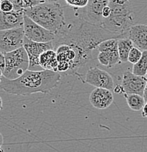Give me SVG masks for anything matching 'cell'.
<instances>
[{
	"instance_id": "8992f818",
	"label": "cell",
	"mask_w": 147,
	"mask_h": 152,
	"mask_svg": "<svg viewBox=\"0 0 147 152\" xmlns=\"http://www.w3.org/2000/svg\"><path fill=\"white\" fill-rule=\"evenodd\" d=\"M118 39L110 38L98 45L97 50L99 53L97 55V60L99 64L111 68L121 62L118 50Z\"/></svg>"
},
{
	"instance_id": "603a6c76",
	"label": "cell",
	"mask_w": 147,
	"mask_h": 152,
	"mask_svg": "<svg viewBox=\"0 0 147 152\" xmlns=\"http://www.w3.org/2000/svg\"><path fill=\"white\" fill-rule=\"evenodd\" d=\"M42 2H45L43 0H23V4H24L25 8H29V7H34L36 5L41 4Z\"/></svg>"
},
{
	"instance_id": "e0dca14e",
	"label": "cell",
	"mask_w": 147,
	"mask_h": 152,
	"mask_svg": "<svg viewBox=\"0 0 147 152\" xmlns=\"http://www.w3.org/2000/svg\"><path fill=\"white\" fill-rule=\"evenodd\" d=\"M134 46L135 45H134L132 41L128 37L118 38V50L121 62H127L129 52Z\"/></svg>"
},
{
	"instance_id": "52a82bcc",
	"label": "cell",
	"mask_w": 147,
	"mask_h": 152,
	"mask_svg": "<svg viewBox=\"0 0 147 152\" xmlns=\"http://www.w3.org/2000/svg\"><path fill=\"white\" fill-rule=\"evenodd\" d=\"M23 26L0 31V53H8L23 46Z\"/></svg>"
},
{
	"instance_id": "f546056e",
	"label": "cell",
	"mask_w": 147,
	"mask_h": 152,
	"mask_svg": "<svg viewBox=\"0 0 147 152\" xmlns=\"http://www.w3.org/2000/svg\"><path fill=\"white\" fill-rule=\"evenodd\" d=\"M45 2H58L59 0H43Z\"/></svg>"
},
{
	"instance_id": "7c38bea8",
	"label": "cell",
	"mask_w": 147,
	"mask_h": 152,
	"mask_svg": "<svg viewBox=\"0 0 147 152\" xmlns=\"http://www.w3.org/2000/svg\"><path fill=\"white\" fill-rule=\"evenodd\" d=\"M110 0H89L87 5L83 7V18L90 23L102 26L104 21L102 10L110 4Z\"/></svg>"
},
{
	"instance_id": "9a60e30c",
	"label": "cell",
	"mask_w": 147,
	"mask_h": 152,
	"mask_svg": "<svg viewBox=\"0 0 147 152\" xmlns=\"http://www.w3.org/2000/svg\"><path fill=\"white\" fill-rule=\"evenodd\" d=\"M127 37L134 45L141 50H147V25L133 24L128 30Z\"/></svg>"
},
{
	"instance_id": "7402d4cb",
	"label": "cell",
	"mask_w": 147,
	"mask_h": 152,
	"mask_svg": "<svg viewBox=\"0 0 147 152\" xmlns=\"http://www.w3.org/2000/svg\"><path fill=\"white\" fill-rule=\"evenodd\" d=\"M0 10L1 12H9L14 10V7L12 1L10 0H1Z\"/></svg>"
},
{
	"instance_id": "4fadbf2b",
	"label": "cell",
	"mask_w": 147,
	"mask_h": 152,
	"mask_svg": "<svg viewBox=\"0 0 147 152\" xmlns=\"http://www.w3.org/2000/svg\"><path fill=\"white\" fill-rule=\"evenodd\" d=\"M89 102L95 108L99 110L106 109L113 103V93L108 88H96L89 95Z\"/></svg>"
},
{
	"instance_id": "9c48e42d",
	"label": "cell",
	"mask_w": 147,
	"mask_h": 152,
	"mask_svg": "<svg viewBox=\"0 0 147 152\" xmlns=\"http://www.w3.org/2000/svg\"><path fill=\"white\" fill-rule=\"evenodd\" d=\"M23 47L27 52L29 59V69L30 70H42L39 64V56L43 52L49 49H53V41L48 42H39L30 40L25 37Z\"/></svg>"
},
{
	"instance_id": "d4e9b609",
	"label": "cell",
	"mask_w": 147,
	"mask_h": 152,
	"mask_svg": "<svg viewBox=\"0 0 147 152\" xmlns=\"http://www.w3.org/2000/svg\"><path fill=\"white\" fill-rule=\"evenodd\" d=\"M110 14H111V7H110V5L108 4V5L105 6V7H104L103 10H102V17H103L104 20H105V18H108V17L110 15Z\"/></svg>"
},
{
	"instance_id": "484cf974",
	"label": "cell",
	"mask_w": 147,
	"mask_h": 152,
	"mask_svg": "<svg viewBox=\"0 0 147 152\" xmlns=\"http://www.w3.org/2000/svg\"><path fill=\"white\" fill-rule=\"evenodd\" d=\"M1 53V56H0V69H1V75H2L3 72H4V69H5V58H4V53Z\"/></svg>"
},
{
	"instance_id": "f1b7e54d",
	"label": "cell",
	"mask_w": 147,
	"mask_h": 152,
	"mask_svg": "<svg viewBox=\"0 0 147 152\" xmlns=\"http://www.w3.org/2000/svg\"><path fill=\"white\" fill-rule=\"evenodd\" d=\"M143 97H144L145 100H146V102L147 101V81H146V88H145V90H144V93H143Z\"/></svg>"
},
{
	"instance_id": "8fae6325",
	"label": "cell",
	"mask_w": 147,
	"mask_h": 152,
	"mask_svg": "<svg viewBox=\"0 0 147 152\" xmlns=\"http://www.w3.org/2000/svg\"><path fill=\"white\" fill-rule=\"evenodd\" d=\"M146 81L147 77L145 76L137 75L132 72L125 71L122 75L121 86L124 88V93L137 94L143 96Z\"/></svg>"
},
{
	"instance_id": "ba28073f",
	"label": "cell",
	"mask_w": 147,
	"mask_h": 152,
	"mask_svg": "<svg viewBox=\"0 0 147 152\" xmlns=\"http://www.w3.org/2000/svg\"><path fill=\"white\" fill-rule=\"evenodd\" d=\"M23 28H24L25 37L30 40L35 41V42H51L55 40L57 37L53 31L44 28L26 15H25L24 16Z\"/></svg>"
},
{
	"instance_id": "83f0119b",
	"label": "cell",
	"mask_w": 147,
	"mask_h": 152,
	"mask_svg": "<svg viewBox=\"0 0 147 152\" xmlns=\"http://www.w3.org/2000/svg\"><path fill=\"white\" fill-rule=\"evenodd\" d=\"M141 114H142V116L144 117V118L147 117V101L146 102V103H145L143 108H142Z\"/></svg>"
},
{
	"instance_id": "ffe728a7",
	"label": "cell",
	"mask_w": 147,
	"mask_h": 152,
	"mask_svg": "<svg viewBox=\"0 0 147 152\" xmlns=\"http://www.w3.org/2000/svg\"><path fill=\"white\" fill-rule=\"evenodd\" d=\"M142 54H143V50L139 49L138 48L134 46L131 49L130 52L129 53V56H128V61L131 64H134L137 63V61L140 60L141 58Z\"/></svg>"
},
{
	"instance_id": "6da1fadb",
	"label": "cell",
	"mask_w": 147,
	"mask_h": 152,
	"mask_svg": "<svg viewBox=\"0 0 147 152\" xmlns=\"http://www.w3.org/2000/svg\"><path fill=\"white\" fill-rule=\"evenodd\" d=\"M127 37L124 34L113 32L100 25L94 24L79 18L69 23L53 41V49L61 44L75 47L86 62L92 59V51L100 42L110 38Z\"/></svg>"
},
{
	"instance_id": "3957f363",
	"label": "cell",
	"mask_w": 147,
	"mask_h": 152,
	"mask_svg": "<svg viewBox=\"0 0 147 152\" xmlns=\"http://www.w3.org/2000/svg\"><path fill=\"white\" fill-rule=\"evenodd\" d=\"M25 15L44 28L59 35L66 26L64 8L59 2H42L25 8Z\"/></svg>"
},
{
	"instance_id": "44dd1931",
	"label": "cell",
	"mask_w": 147,
	"mask_h": 152,
	"mask_svg": "<svg viewBox=\"0 0 147 152\" xmlns=\"http://www.w3.org/2000/svg\"><path fill=\"white\" fill-rule=\"evenodd\" d=\"M89 0H65L69 6L75 8H83L87 5Z\"/></svg>"
},
{
	"instance_id": "277c9868",
	"label": "cell",
	"mask_w": 147,
	"mask_h": 152,
	"mask_svg": "<svg viewBox=\"0 0 147 152\" xmlns=\"http://www.w3.org/2000/svg\"><path fill=\"white\" fill-rule=\"evenodd\" d=\"M130 0H110L111 14L105 18L102 26L110 31L124 34L127 37L128 30L133 25V12Z\"/></svg>"
},
{
	"instance_id": "30bf717a",
	"label": "cell",
	"mask_w": 147,
	"mask_h": 152,
	"mask_svg": "<svg viewBox=\"0 0 147 152\" xmlns=\"http://www.w3.org/2000/svg\"><path fill=\"white\" fill-rule=\"evenodd\" d=\"M84 81L95 88H104L112 90L114 88L113 77L108 72L96 66L90 67L86 72Z\"/></svg>"
},
{
	"instance_id": "5bb4252c",
	"label": "cell",
	"mask_w": 147,
	"mask_h": 152,
	"mask_svg": "<svg viewBox=\"0 0 147 152\" xmlns=\"http://www.w3.org/2000/svg\"><path fill=\"white\" fill-rule=\"evenodd\" d=\"M24 10H12L9 12H0V30H6L23 26Z\"/></svg>"
},
{
	"instance_id": "cb8c5ba5",
	"label": "cell",
	"mask_w": 147,
	"mask_h": 152,
	"mask_svg": "<svg viewBox=\"0 0 147 152\" xmlns=\"http://www.w3.org/2000/svg\"><path fill=\"white\" fill-rule=\"evenodd\" d=\"M14 7V10H20L25 9L23 0H10Z\"/></svg>"
},
{
	"instance_id": "d6986e66",
	"label": "cell",
	"mask_w": 147,
	"mask_h": 152,
	"mask_svg": "<svg viewBox=\"0 0 147 152\" xmlns=\"http://www.w3.org/2000/svg\"><path fill=\"white\" fill-rule=\"evenodd\" d=\"M132 72L135 75L145 76L147 74V50H143L141 58L133 64Z\"/></svg>"
},
{
	"instance_id": "4316f807",
	"label": "cell",
	"mask_w": 147,
	"mask_h": 152,
	"mask_svg": "<svg viewBox=\"0 0 147 152\" xmlns=\"http://www.w3.org/2000/svg\"><path fill=\"white\" fill-rule=\"evenodd\" d=\"M113 91L118 94H124V88H123V86L121 85H116L113 88Z\"/></svg>"
},
{
	"instance_id": "7a4b0ae2",
	"label": "cell",
	"mask_w": 147,
	"mask_h": 152,
	"mask_svg": "<svg viewBox=\"0 0 147 152\" xmlns=\"http://www.w3.org/2000/svg\"><path fill=\"white\" fill-rule=\"evenodd\" d=\"M60 80L61 74L57 71L28 69L20 77L14 80L1 75L0 87L9 94L26 96L36 93L48 94L59 85Z\"/></svg>"
},
{
	"instance_id": "2e32d148",
	"label": "cell",
	"mask_w": 147,
	"mask_h": 152,
	"mask_svg": "<svg viewBox=\"0 0 147 152\" xmlns=\"http://www.w3.org/2000/svg\"><path fill=\"white\" fill-rule=\"evenodd\" d=\"M39 64L44 69L57 71L59 61L56 50L54 49H49L43 52L39 56Z\"/></svg>"
},
{
	"instance_id": "5b68a950",
	"label": "cell",
	"mask_w": 147,
	"mask_h": 152,
	"mask_svg": "<svg viewBox=\"0 0 147 152\" xmlns=\"http://www.w3.org/2000/svg\"><path fill=\"white\" fill-rule=\"evenodd\" d=\"M4 56L6 64L2 75L6 78L10 80L16 79L29 69V56L23 46L17 50L4 53Z\"/></svg>"
},
{
	"instance_id": "ac0fdd59",
	"label": "cell",
	"mask_w": 147,
	"mask_h": 152,
	"mask_svg": "<svg viewBox=\"0 0 147 152\" xmlns=\"http://www.w3.org/2000/svg\"><path fill=\"white\" fill-rule=\"evenodd\" d=\"M123 95L126 99L127 105L133 111H139V110H142L145 103H146V100H145L143 95L137 94H127V93H124Z\"/></svg>"
}]
</instances>
